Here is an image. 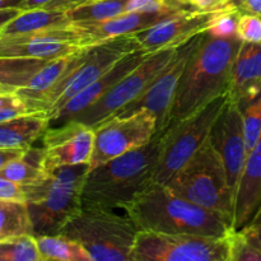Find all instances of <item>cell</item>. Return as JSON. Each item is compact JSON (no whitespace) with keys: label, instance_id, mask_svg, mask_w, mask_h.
<instances>
[{"label":"cell","instance_id":"26","mask_svg":"<svg viewBox=\"0 0 261 261\" xmlns=\"http://www.w3.org/2000/svg\"><path fill=\"white\" fill-rule=\"evenodd\" d=\"M126 2L127 0H88L65 13L71 23L101 22L126 13Z\"/></svg>","mask_w":261,"mask_h":261},{"label":"cell","instance_id":"42","mask_svg":"<svg viewBox=\"0 0 261 261\" xmlns=\"http://www.w3.org/2000/svg\"><path fill=\"white\" fill-rule=\"evenodd\" d=\"M51 2H53V0H24V3H23V10L43 8Z\"/></svg>","mask_w":261,"mask_h":261},{"label":"cell","instance_id":"25","mask_svg":"<svg viewBox=\"0 0 261 261\" xmlns=\"http://www.w3.org/2000/svg\"><path fill=\"white\" fill-rule=\"evenodd\" d=\"M20 234H33L27 203L0 198V239Z\"/></svg>","mask_w":261,"mask_h":261},{"label":"cell","instance_id":"38","mask_svg":"<svg viewBox=\"0 0 261 261\" xmlns=\"http://www.w3.org/2000/svg\"><path fill=\"white\" fill-rule=\"evenodd\" d=\"M239 10L241 13H250L261 17V0H244L239 7Z\"/></svg>","mask_w":261,"mask_h":261},{"label":"cell","instance_id":"28","mask_svg":"<svg viewBox=\"0 0 261 261\" xmlns=\"http://www.w3.org/2000/svg\"><path fill=\"white\" fill-rule=\"evenodd\" d=\"M241 111L247 154L261 138V92L252 98L237 102Z\"/></svg>","mask_w":261,"mask_h":261},{"label":"cell","instance_id":"41","mask_svg":"<svg viewBox=\"0 0 261 261\" xmlns=\"http://www.w3.org/2000/svg\"><path fill=\"white\" fill-rule=\"evenodd\" d=\"M22 12V9H18V8H12V9H3L0 10V28L5 24L7 22H9L10 19L18 15Z\"/></svg>","mask_w":261,"mask_h":261},{"label":"cell","instance_id":"2","mask_svg":"<svg viewBox=\"0 0 261 261\" xmlns=\"http://www.w3.org/2000/svg\"><path fill=\"white\" fill-rule=\"evenodd\" d=\"M139 231L227 237L233 221L173 194L162 184L152 182L122 208Z\"/></svg>","mask_w":261,"mask_h":261},{"label":"cell","instance_id":"15","mask_svg":"<svg viewBox=\"0 0 261 261\" xmlns=\"http://www.w3.org/2000/svg\"><path fill=\"white\" fill-rule=\"evenodd\" d=\"M213 13H200L193 9L172 12L152 27L133 35L137 46L150 55L165 48H176L195 36L205 32Z\"/></svg>","mask_w":261,"mask_h":261},{"label":"cell","instance_id":"10","mask_svg":"<svg viewBox=\"0 0 261 261\" xmlns=\"http://www.w3.org/2000/svg\"><path fill=\"white\" fill-rule=\"evenodd\" d=\"M94 142L89 168L148 144L157 132V117L142 109L129 115H114L93 126Z\"/></svg>","mask_w":261,"mask_h":261},{"label":"cell","instance_id":"30","mask_svg":"<svg viewBox=\"0 0 261 261\" xmlns=\"http://www.w3.org/2000/svg\"><path fill=\"white\" fill-rule=\"evenodd\" d=\"M229 260L228 261H261V252L250 244L241 229H233L228 236Z\"/></svg>","mask_w":261,"mask_h":261},{"label":"cell","instance_id":"17","mask_svg":"<svg viewBox=\"0 0 261 261\" xmlns=\"http://www.w3.org/2000/svg\"><path fill=\"white\" fill-rule=\"evenodd\" d=\"M147 56V54L137 48L135 51L120 59L103 75H101L97 81L89 84L87 88H84L83 91H81L75 96L71 97L60 110L54 112L48 117L50 124H63V122L74 119L81 112L86 111L88 107H91L98 99H101L107 92L111 91L127 73H130L133 69L137 68Z\"/></svg>","mask_w":261,"mask_h":261},{"label":"cell","instance_id":"29","mask_svg":"<svg viewBox=\"0 0 261 261\" xmlns=\"http://www.w3.org/2000/svg\"><path fill=\"white\" fill-rule=\"evenodd\" d=\"M241 12L236 7L213 13L206 33L216 38H236Z\"/></svg>","mask_w":261,"mask_h":261},{"label":"cell","instance_id":"31","mask_svg":"<svg viewBox=\"0 0 261 261\" xmlns=\"http://www.w3.org/2000/svg\"><path fill=\"white\" fill-rule=\"evenodd\" d=\"M237 36L245 42H261L260 15L241 13L237 25Z\"/></svg>","mask_w":261,"mask_h":261},{"label":"cell","instance_id":"16","mask_svg":"<svg viewBox=\"0 0 261 261\" xmlns=\"http://www.w3.org/2000/svg\"><path fill=\"white\" fill-rule=\"evenodd\" d=\"M209 139L226 167L229 185L236 196L240 178L246 163L247 148L241 111L237 102L232 98L231 93L228 102L214 122Z\"/></svg>","mask_w":261,"mask_h":261},{"label":"cell","instance_id":"44","mask_svg":"<svg viewBox=\"0 0 261 261\" xmlns=\"http://www.w3.org/2000/svg\"><path fill=\"white\" fill-rule=\"evenodd\" d=\"M168 5L170 8L175 10H180V9H189V3L190 0H167Z\"/></svg>","mask_w":261,"mask_h":261},{"label":"cell","instance_id":"8","mask_svg":"<svg viewBox=\"0 0 261 261\" xmlns=\"http://www.w3.org/2000/svg\"><path fill=\"white\" fill-rule=\"evenodd\" d=\"M229 99V93L218 97L211 103L162 133V149L153 182L167 181L205 144L219 114Z\"/></svg>","mask_w":261,"mask_h":261},{"label":"cell","instance_id":"18","mask_svg":"<svg viewBox=\"0 0 261 261\" xmlns=\"http://www.w3.org/2000/svg\"><path fill=\"white\" fill-rule=\"evenodd\" d=\"M171 13L172 12L124 13L101 22L71 23V27L78 33L83 45L87 47L114 38L135 35L154 25Z\"/></svg>","mask_w":261,"mask_h":261},{"label":"cell","instance_id":"24","mask_svg":"<svg viewBox=\"0 0 261 261\" xmlns=\"http://www.w3.org/2000/svg\"><path fill=\"white\" fill-rule=\"evenodd\" d=\"M41 261H92L81 244L65 234H43L36 237Z\"/></svg>","mask_w":261,"mask_h":261},{"label":"cell","instance_id":"19","mask_svg":"<svg viewBox=\"0 0 261 261\" xmlns=\"http://www.w3.org/2000/svg\"><path fill=\"white\" fill-rule=\"evenodd\" d=\"M261 208V138L251 152L240 178L234 201L233 227L241 229L252 221Z\"/></svg>","mask_w":261,"mask_h":261},{"label":"cell","instance_id":"21","mask_svg":"<svg viewBox=\"0 0 261 261\" xmlns=\"http://www.w3.org/2000/svg\"><path fill=\"white\" fill-rule=\"evenodd\" d=\"M48 127L50 119L45 111L0 122V149L27 150Z\"/></svg>","mask_w":261,"mask_h":261},{"label":"cell","instance_id":"1","mask_svg":"<svg viewBox=\"0 0 261 261\" xmlns=\"http://www.w3.org/2000/svg\"><path fill=\"white\" fill-rule=\"evenodd\" d=\"M241 43L240 37L216 38L206 31L203 33L178 82L168 127L229 93L234 60Z\"/></svg>","mask_w":261,"mask_h":261},{"label":"cell","instance_id":"23","mask_svg":"<svg viewBox=\"0 0 261 261\" xmlns=\"http://www.w3.org/2000/svg\"><path fill=\"white\" fill-rule=\"evenodd\" d=\"M43 168V148H28L22 157L0 168V176L20 186L38 184L47 177Z\"/></svg>","mask_w":261,"mask_h":261},{"label":"cell","instance_id":"22","mask_svg":"<svg viewBox=\"0 0 261 261\" xmlns=\"http://www.w3.org/2000/svg\"><path fill=\"white\" fill-rule=\"evenodd\" d=\"M65 12L61 10L45 9V8H37V9L22 10L13 19L5 23L0 28V36L9 35H23V33L38 32V31L51 30V28H63L70 25Z\"/></svg>","mask_w":261,"mask_h":261},{"label":"cell","instance_id":"45","mask_svg":"<svg viewBox=\"0 0 261 261\" xmlns=\"http://www.w3.org/2000/svg\"><path fill=\"white\" fill-rule=\"evenodd\" d=\"M13 92H17V89L4 83H0V93H13Z\"/></svg>","mask_w":261,"mask_h":261},{"label":"cell","instance_id":"33","mask_svg":"<svg viewBox=\"0 0 261 261\" xmlns=\"http://www.w3.org/2000/svg\"><path fill=\"white\" fill-rule=\"evenodd\" d=\"M231 0H190L189 9L200 13H217L233 8Z\"/></svg>","mask_w":261,"mask_h":261},{"label":"cell","instance_id":"12","mask_svg":"<svg viewBox=\"0 0 261 261\" xmlns=\"http://www.w3.org/2000/svg\"><path fill=\"white\" fill-rule=\"evenodd\" d=\"M203 33L193 37L184 45L178 46L172 60L163 69L162 73L153 81L147 91L132 103L125 106L116 115H129L138 110L147 109L157 117V132H165L170 124L171 110H172L178 82H180L189 58L200 42Z\"/></svg>","mask_w":261,"mask_h":261},{"label":"cell","instance_id":"34","mask_svg":"<svg viewBox=\"0 0 261 261\" xmlns=\"http://www.w3.org/2000/svg\"><path fill=\"white\" fill-rule=\"evenodd\" d=\"M33 112H37L36 110H33L27 102H22V103L17 105H9V106L0 107V122L8 121V120L15 119V117L24 116V115L33 114Z\"/></svg>","mask_w":261,"mask_h":261},{"label":"cell","instance_id":"36","mask_svg":"<svg viewBox=\"0 0 261 261\" xmlns=\"http://www.w3.org/2000/svg\"><path fill=\"white\" fill-rule=\"evenodd\" d=\"M0 198L18 199V200L25 201L24 189H23V186L12 182V181L0 176Z\"/></svg>","mask_w":261,"mask_h":261},{"label":"cell","instance_id":"32","mask_svg":"<svg viewBox=\"0 0 261 261\" xmlns=\"http://www.w3.org/2000/svg\"><path fill=\"white\" fill-rule=\"evenodd\" d=\"M167 0H127L126 13H158L173 12Z\"/></svg>","mask_w":261,"mask_h":261},{"label":"cell","instance_id":"14","mask_svg":"<svg viewBox=\"0 0 261 261\" xmlns=\"http://www.w3.org/2000/svg\"><path fill=\"white\" fill-rule=\"evenodd\" d=\"M41 139L43 168L47 172L64 166L89 165L94 142V130L89 125L69 120L58 127H48Z\"/></svg>","mask_w":261,"mask_h":261},{"label":"cell","instance_id":"46","mask_svg":"<svg viewBox=\"0 0 261 261\" xmlns=\"http://www.w3.org/2000/svg\"><path fill=\"white\" fill-rule=\"evenodd\" d=\"M256 216H260L261 217V208L259 209V212H257V213H256ZM252 219H254V218H252Z\"/></svg>","mask_w":261,"mask_h":261},{"label":"cell","instance_id":"40","mask_svg":"<svg viewBox=\"0 0 261 261\" xmlns=\"http://www.w3.org/2000/svg\"><path fill=\"white\" fill-rule=\"evenodd\" d=\"M22 102H24V99L17 92H13V93H0V107L22 103Z\"/></svg>","mask_w":261,"mask_h":261},{"label":"cell","instance_id":"27","mask_svg":"<svg viewBox=\"0 0 261 261\" xmlns=\"http://www.w3.org/2000/svg\"><path fill=\"white\" fill-rule=\"evenodd\" d=\"M0 261H41L33 234L0 239Z\"/></svg>","mask_w":261,"mask_h":261},{"label":"cell","instance_id":"7","mask_svg":"<svg viewBox=\"0 0 261 261\" xmlns=\"http://www.w3.org/2000/svg\"><path fill=\"white\" fill-rule=\"evenodd\" d=\"M138 48L133 36L114 38L84 47L81 60L53 88L37 99L32 107L50 117L94 81L103 75L120 59Z\"/></svg>","mask_w":261,"mask_h":261},{"label":"cell","instance_id":"6","mask_svg":"<svg viewBox=\"0 0 261 261\" xmlns=\"http://www.w3.org/2000/svg\"><path fill=\"white\" fill-rule=\"evenodd\" d=\"M173 194L233 221L234 196L226 167L211 139L165 184Z\"/></svg>","mask_w":261,"mask_h":261},{"label":"cell","instance_id":"3","mask_svg":"<svg viewBox=\"0 0 261 261\" xmlns=\"http://www.w3.org/2000/svg\"><path fill=\"white\" fill-rule=\"evenodd\" d=\"M162 149V133L148 144L89 168L82 189L86 206L122 209L153 182Z\"/></svg>","mask_w":261,"mask_h":261},{"label":"cell","instance_id":"4","mask_svg":"<svg viewBox=\"0 0 261 261\" xmlns=\"http://www.w3.org/2000/svg\"><path fill=\"white\" fill-rule=\"evenodd\" d=\"M89 165L64 166L48 171L45 180L23 186L33 236L60 233L83 206L82 189Z\"/></svg>","mask_w":261,"mask_h":261},{"label":"cell","instance_id":"9","mask_svg":"<svg viewBox=\"0 0 261 261\" xmlns=\"http://www.w3.org/2000/svg\"><path fill=\"white\" fill-rule=\"evenodd\" d=\"M228 236L138 231L132 261H228Z\"/></svg>","mask_w":261,"mask_h":261},{"label":"cell","instance_id":"35","mask_svg":"<svg viewBox=\"0 0 261 261\" xmlns=\"http://www.w3.org/2000/svg\"><path fill=\"white\" fill-rule=\"evenodd\" d=\"M242 233L246 236L250 244L254 245L257 250L261 252V217L255 216L250 223L241 228Z\"/></svg>","mask_w":261,"mask_h":261},{"label":"cell","instance_id":"20","mask_svg":"<svg viewBox=\"0 0 261 261\" xmlns=\"http://www.w3.org/2000/svg\"><path fill=\"white\" fill-rule=\"evenodd\" d=\"M261 92V42L242 41L232 74L231 93L236 102L252 98Z\"/></svg>","mask_w":261,"mask_h":261},{"label":"cell","instance_id":"43","mask_svg":"<svg viewBox=\"0 0 261 261\" xmlns=\"http://www.w3.org/2000/svg\"><path fill=\"white\" fill-rule=\"evenodd\" d=\"M23 3L24 0H0V10L12 9V8H18V9L23 10Z\"/></svg>","mask_w":261,"mask_h":261},{"label":"cell","instance_id":"37","mask_svg":"<svg viewBox=\"0 0 261 261\" xmlns=\"http://www.w3.org/2000/svg\"><path fill=\"white\" fill-rule=\"evenodd\" d=\"M86 2H88V0H53V2L48 3V4L43 8H45V9L68 12V10L71 9V8L78 7V5L83 4V3Z\"/></svg>","mask_w":261,"mask_h":261},{"label":"cell","instance_id":"13","mask_svg":"<svg viewBox=\"0 0 261 261\" xmlns=\"http://www.w3.org/2000/svg\"><path fill=\"white\" fill-rule=\"evenodd\" d=\"M86 47L73 27L51 28L23 35L0 36V59L65 58Z\"/></svg>","mask_w":261,"mask_h":261},{"label":"cell","instance_id":"39","mask_svg":"<svg viewBox=\"0 0 261 261\" xmlns=\"http://www.w3.org/2000/svg\"><path fill=\"white\" fill-rule=\"evenodd\" d=\"M24 152L25 150L20 149H0V168L4 167L10 161L22 157Z\"/></svg>","mask_w":261,"mask_h":261},{"label":"cell","instance_id":"11","mask_svg":"<svg viewBox=\"0 0 261 261\" xmlns=\"http://www.w3.org/2000/svg\"><path fill=\"white\" fill-rule=\"evenodd\" d=\"M176 48H165L148 55L139 65L127 73L111 91L74 119L93 127L98 122L121 111L142 96L175 56Z\"/></svg>","mask_w":261,"mask_h":261},{"label":"cell","instance_id":"5","mask_svg":"<svg viewBox=\"0 0 261 261\" xmlns=\"http://www.w3.org/2000/svg\"><path fill=\"white\" fill-rule=\"evenodd\" d=\"M138 231L126 213L83 205L60 233L81 244L92 261H132Z\"/></svg>","mask_w":261,"mask_h":261}]
</instances>
